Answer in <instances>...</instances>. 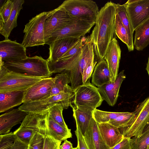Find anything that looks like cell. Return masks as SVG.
<instances>
[{"label": "cell", "instance_id": "cell-1", "mask_svg": "<svg viewBox=\"0 0 149 149\" xmlns=\"http://www.w3.org/2000/svg\"><path fill=\"white\" fill-rule=\"evenodd\" d=\"M116 4L109 1L100 9L90 36L94 53L99 61L104 59L110 43L115 37Z\"/></svg>", "mask_w": 149, "mask_h": 149}, {"label": "cell", "instance_id": "cell-2", "mask_svg": "<svg viewBox=\"0 0 149 149\" xmlns=\"http://www.w3.org/2000/svg\"><path fill=\"white\" fill-rule=\"evenodd\" d=\"M74 92L71 86L67 85L64 90L58 94L39 100L23 103L18 109L28 113L42 114L47 112L52 107L62 105L67 109L72 105Z\"/></svg>", "mask_w": 149, "mask_h": 149}, {"label": "cell", "instance_id": "cell-3", "mask_svg": "<svg viewBox=\"0 0 149 149\" xmlns=\"http://www.w3.org/2000/svg\"><path fill=\"white\" fill-rule=\"evenodd\" d=\"M3 66L8 71L42 79L50 77L47 59L36 56L17 61L5 62Z\"/></svg>", "mask_w": 149, "mask_h": 149}, {"label": "cell", "instance_id": "cell-4", "mask_svg": "<svg viewBox=\"0 0 149 149\" xmlns=\"http://www.w3.org/2000/svg\"><path fill=\"white\" fill-rule=\"evenodd\" d=\"M42 79L10 71L3 65L0 67V93L25 91Z\"/></svg>", "mask_w": 149, "mask_h": 149}, {"label": "cell", "instance_id": "cell-5", "mask_svg": "<svg viewBox=\"0 0 149 149\" xmlns=\"http://www.w3.org/2000/svg\"><path fill=\"white\" fill-rule=\"evenodd\" d=\"M72 18L95 24L99 10L92 0H66L59 6Z\"/></svg>", "mask_w": 149, "mask_h": 149}, {"label": "cell", "instance_id": "cell-6", "mask_svg": "<svg viewBox=\"0 0 149 149\" xmlns=\"http://www.w3.org/2000/svg\"><path fill=\"white\" fill-rule=\"evenodd\" d=\"M49 11L43 12L30 20L25 25V33L22 44L26 48L45 44L44 24Z\"/></svg>", "mask_w": 149, "mask_h": 149}, {"label": "cell", "instance_id": "cell-7", "mask_svg": "<svg viewBox=\"0 0 149 149\" xmlns=\"http://www.w3.org/2000/svg\"><path fill=\"white\" fill-rule=\"evenodd\" d=\"M90 79L74 90L73 103L76 107L93 110L102 104V99L98 88L91 83Z\"/></svg>", "mask_w": 149, "mask_h": 149}, {"label": "cell", "instance_id": "cell-8", "mask_svg": "<svg viewBox=\"0 0 149 149\" xmlns=\"http://www.w3.org/2000/svg\"><path fill=\"white\" fill-rule=\"evenodd\" d=\"M83 37L81 56L69 71L71 87L73 91L83 84L82 74L84 70L94 58L95 53L90 36Z\"/></svg>", "mask_w": 149, "mask_h": 149}, {"label": "cell", "instance_id": "cell-9", "mask_svg": "<svg viewBox=\"0 0 149 149\" xmlns=\"http://www.w3.org/2000/svg\"><path fill=\"white\" fill-rule=\"evenodd\" d=\"M95 24L84 20L77 19L47 36L45 38V44L50 45L55 41L64 38H81L89 33Z\"/></svg>", "mask_w": 149, "mask_h": 149}, {"label": "cell", "instance_id": "cell-10", "mask_svg": "<svg viewBox=\"0 0 149 149\" xmlns=\"http://www.w3.org/2000/svg\"><path fill=\"white\" fill-rule=\"evenodd\" d=\"M134 113L136 117L132 123L120 130L124 137H138L143 134L149 120V96L137 106Z\"/></svg>", "mask_w": 149, "mask_h": 149}, {"label": "cell", "instance_id": "cell-11", "mask_svg": "<svg viewBox=\"0 0 149 149\" xmlns=\"http://www.w3.org/2000/svg\"><path fill=\"white\" fill-rule=\"evenodd\" d=\"M125 4L134 31L149 19V0H129Z\"/></svg>", "mask_w": 149, "mask_h": 149}, {"label": "cell", "instance_id": "cell-12", "mask_svg": "<svg viewBox=\"0 0 149 149\" xmlns=\"http://www.w3.org/2000/svg\"><path fill=\"white\" fill-rule=\"evenodd\" d=\"M77 19L71 17L64 8L60 6L49 11L48 17L44 24L45 38L52 32L73 23Z\"/></svg>", "mask_w": 149, "mask_h": 149}, {"label": "cell", "instance_id": "cell-13", "mask_svg": "<svg viewBox=\"0 0 149 149\" xmlns=\"http://www.w3.org/2000/svg\"><path fill=\"white\" fill-rule=\"evenodd\" d=\"M55 79V77L42 79L25 90L23 103L39 100L50 96Z\"/></svg>", "mask_w": 149, "mask_h": 149}, {"label": "cell", "instance_id": "cell-14", "mask_svg": "<svg viewBox=\"0 0 149 149\" xmlns=\"http://www.w3.org/2000/svg\"><path fill=\"white\" fill-rule=\"evenodd\" d=\"M26 48L22 44L5 39L0 42V60L17 61L26 58Z\"/></svg>", "mask_w": 149, "mask_h": 149}, {"label": "cell", "instance_id": "cell-15", "mask_svg": "<svg viewBox=\"0 0 149 149\" xmlns=\"http://www.w3.org/2000/svg\"><path fill=\"white\" fill-rule=\"evenodd\" d=\"M121 50L116 37L110 43L104 59L106 61L109 70L111 83L114 82L118 75Z\"/></svg>", "mask_w": 149, "mask_h": 149}, {"label": "cell", "instance_id": "cell-16", "mask_svg": "<svg viewBox=\"0 0 149 149\" xmlns=\"http://www.w3.org/2000/svg\"><path fill=\"white\" fill-rule=\"evenodd\" d=\"M124 72L123 70L118 74L114 82L105 84L97 87L103 100L110 106H113L117 102L120 86L126 78Z\"/></svg>", "mask_w": 149, "mask_h": 149}, {"label": "cell", "instance_id": "cell-17", "mask_svg": "<svg viewBox=\"0 0 149 149\" xmlns=\"http://www.w3.org/2000/svg\"><path fill=\"white\" fill-rule=\"evenodd\" d=\"M81 38H67L56 40L49 46L48 63L56 62L69 49L77 43Z\"/></svg>", "mask_w": 149, "mask_h": 149}, {"label": "cell", "instance_id": "cell-18", "mask_svg": "<svg viewBox=\"0 0 149 149\" xmlns=\"http://www.w3.org/2000/svg\"><path fill=\"white\" fill-rule=\"evenodd\" d=\"M28 113L20 110L18 108L14 109L1 114L0 116V134L10 133L13 127L21 123Z\"/></svg>", "mask_w": 149, "mask_h": 149}, {"label": "cell", "instance_id": "cell-19", "mask_svg": "<svg viewBox=\"0 0 149 149\" xmlns=\"http://www.w3.org/2000/svg\"><path fill=\"white\" fill-rule=\"evenodd\" d=\"M83 136L88 149H110L102 139L97 123L93 117Z\"/></svg>", "mask_w": 149, "mask_h": 149}, {"label": "cell", "instance_id": "cell-20", "mask_svg": "<svg viewBox=\"0 0 149 149\" xmlns=\"http://www.w3.org/2000/svg\"><path fill=\"white\" fill-rule=\"evenodd\" d=\"M45 135L60 141L72 137L71 129L65 128L55 122L50 116L48 111L45 118Z\"/></svg>", "mask_w": 149, "mask_h": 149}, {"label": "cell", "instance_id": "cell-21", "mask_svg": "<svg viewBox=\"0 0 149 149\" xmlns=\"http://www.w3.org/2000/svg\"><path fill=\"white\" fill-rule=\"evenodd\" d=\"M97 124L102 139L110 148L120 142L124 138L119 129L108 122Z\"/></svg>", "mask_w": 149, "mask_h": 149}, {"label": "cell", "instance_id": "cell-22", "mask_svg": "<svg viewBox=\"0 0 149 149\" xmlns=\"http://www.w3.org/2000/svg\"><path fill=\"white\" fill-rule=\"evenodd\" d=\"M24 2V0H13L12 10L8 20L4 23L0 22V33L5 39H8L12 30L17 26V18Z\"/></svg>", "mask_w": 149, "mask_h": 149}, {"label": "cell", "instance_id": "cell-23", "mask_svg": "<svg viewBox=\"0 0 149 149\" xmlns=\"http://www.w3.org/2000/svg\"><path fill=\"white\" fill-rule=\"evenodd\" d=\"M25 91L0 93V112H3L23 103Z\"/></svg>", "mask_w": 149, "mask_h": 149}, {"label": "cell", "instance_id": "cell-24", "mask_svg": "<svg viewBox=\"0 0 149 149\" xmlns=\"http://www.w3.org/2000/svg\"><path fill=\"white\" fill-rule=\"evenodd\" d=\"M91 82L97 87L111 82V74L104 59L99 61L95 66L92 75Z\"/></svg>", "mask_w": 149, "mask_h": 149}, {"label": "cell", "instance_id": "cell-25", "mask_svg": "<svg viewBox=\"0 0 149 149\" xmlns=\"http://www.w3.org/2000/svg\"><path fill=\"white\" fill-rule=\"evenodd\" d=\"M73 116L83 136L88 129L93 118V111L87 109L78 108L72 105Z\"/></svg>", "mask_w": 149, "mask_h": 149}, {"label": "cell", "instance_id": "cell-26", "mask_svg": "<svg viewBox=\"0 0 149 149\" xmlns=\"http://www.w3.org/2000/svg\"><path fill=\"white\" fill-rule=\"evenodd\" d=\"M134 47L138 51H142L149 45V19L134 30Z\"/></svg>", "mask_w": 149, "mask_h": 149}, {"label": "cell", "instance_id": "cell-27", "mask_svg": "<svg viewBox=\"0 0 149 149\" xmlns=\"http://www.w3.org/2000/svg\"><path fill=\"white\" fill-rule=\"evenodd\" d=\"M116 13L119 17L124 26L127 30L132 47L134 49L133 45L134 31L129 17L125 4L121 5L116 4Z\"/></svg>", "mask_w": 149, "mask_h": 149}, {"label": "cell", "instance_id": "cell-28", "mask_svg": "<svg viewBox=\"0 0 149 149\" xmlns=\"http://www.w3.org/2000/svg\"><path fill=\"white\" fill-rule=\"evenodd\" d=\"M115 30L116 35L125 44L129 52L133 51L130 44L128 35L127 30L124 26L118 15L116 13L115 20Z\"/></svg>", "mask_w": 149, "mask_h": 149}, {"label": "cell", "instance_id": "cell-29", "mask_svg": "<svg viewBox=\"0 0 149 149\" xmlns=\"http://www.w3.org/2000/svg\"><path fill=\"white\" fill-rule=\"evenodd\" d=\"M52 89L50 96L55 95L63 91L65 86L70 82V75L66 73L57 74Z\"/></svg>", "mask_w": 149, "mask_h": 149}, {"label": "cell", "instance_id": "cell-30", "mask_svg": "<svg viewBox=\"0 0 149 149\" xmlns=\"http://www.w3.org/2000/svg\"><path fill=\"white\" fill-rule=\"evenodd\" d=\"M126 112H111L102 111L97 109L93 112V117L98 123H108Z\"/></svg>", "mask_w": 149, "mask_h": 149}, {"label": "cell", "instance_id": "cell-31", "mask_svg": "<svg viewBox=\"0 0 149 149\" xmlns=\"http://www.w3.org/2000/svg\"><path fill=\"white\" fill-rule=\"evenodd\" d=\"M135 117L134 112H126L125 114L118 116L108 123L118 129L125 128L129 126L132 123Z\"/></svg>", "mask_w": 149, "mask_h": 149}, {"label": "cell", "instance_id": "cell-32", "mask_svg": "<svg viewBox=\"0 0 149 149\" xmlns=\"http://www.w3.org/2000/svg\"><path fill=\"white\" fill-rule=\"evenodd\" d=\"M38 130L29 127L20 126L13 133L16 137L22 141L29 144L32 137Z\"/></svg>", "mask_w": 149, "mask_h": 149}, {"label": "cell", "instance_id": "cell-33", "mask_svg": "<svg viewBox=\"0 0 149 149\" xmlns=\"http://www.w3.org/2000/svg\"><path fill=\"white\" fill-rule=\"evenodd\" d=\"M149 145V130L130 140L131 149H147Z\"/></svg>", "mask_w": 149, "mask_h": 149}, {"label": "cell", "instance_id": "cell-34", "mask_svg": "<svg viewBox=\"0 0 149 149\" xmlns=\"http://www.w3.org/2000/svg\"><path fill=\"white\" fill-rule=\"evenodd\" d=\"M64 109L62 105H56L49 110V115L55 122L62 127L68 129L63 116L62 112Z\"/></svg>", "mask_w": 149, "mask_h": 149}, {"label": "cell", "instance_id": "cell-35", "mask_svg": "<svg viewBox=\"0 0 149 149\" xmlns=\"http://www.w3.org/2000/svg\"><path fill=\"white\" fill-rule=\"evenodd\" d=\"M45 136L40 132H36L28 144V149H43Z\"/></svg>", "mask_w": 149, "mask_h": 149}, {"label": "cell", "instance_id": "cell-36", "mask_svg": "<svg viewBox=\"0 0 149 149\" xmlns=\"http://www.w3.org/2000/svg\"><path fill=\"white\" fill-rule=\"evenodd\" d=\"M17 138L13 132L0 134V149H10Z\"/></svg>", "mask_w": 149, "mask_h": 149}, {"label": "cell", "instance_id": "cell-37", "mask_svg": "<svg viewBox=\"0 0 149 149\" xmlns=\"http://www.w3.org/2000/svg\"><path fill=\"white\" fill-rule=\"evenodd\" d=\"M13 0H8L0 7V22H6L8 20L13 8Z\"/></svg>", "mask_w": 149, "mask_h": 149}, {"label": "cell", "instance_id": "cell-38", "mask_svg": "<svg viewBox=\"0 0 149 149\" xmlns=\"http://www.w3.org/2000/svg\"><path fill=\"white\" fill-rule=\"evenodd\" d=\"M83 37L69 49L57 61H63L68 60L73 57L82 47Z\"/></svg>", "mask_w": 149, "mask_h": 149}, {"label": "cell", "instance_id": "cell-39", "mask_svg": "<svg viewBox=\"0 0 149 149\" xmlns=\"http://www.w3.org/2000/svg\"><path fill=\"white\" fill-rule=\"evenodd\" d=\"M97 62L93 59L84 70L82 74V81L83 84L90 79L92 73Z\"/></svg>", "mask_w": 149, "mask_h": 149}, {"label": "cell", "instance_id": "cell-40", "mask_svg": "<svg viewBox=\"0 0 149 149\" xmlns=\"http://www.w3.org/2000/svg\"><path fill=\"white\" fill-rule=\"evenodd\" d=\"M61 142L45 135L43 149H59Z\"/></svg>", "mask_w": 149, "mask_h": 149}, {"label": "cell", "instance_id": "cell-41", "mask_svg": "<svg viewBox=\"0 0 149 149\" xmlns=\"http://www.w3.org/2000/svg\"><path fill=\"white\" fill-rule=\"evenodd\" d=\"M75 131L77 141V147L78 149H88L84 140L83 136L78 127Z\"/></svg>", "mask_w": 149, "mask_h": 149}, {"label": "cell", "instance_id": "cell-42", "mask_svg": "<svg viewBox=\"0 0 149 149\" xmlns=\"http://www.w3.org/2000/svg\"><path fill=\"white\" fill-rule=\"evenodd\" d=\"M131 138L124 137L120 143L110 149H131Z\"/></svg>", "mask_w": 149, "mask_h": 149}, {"label": "cell", "instance_id": "cell-43", "mask_svg": "<svg viewBox=\"0 0 149 149\" xmlns=\"http://www.w3.org/2000/svg\"><path fill=\"white\" fill-rule=\"evenodd\" d=\"M28 144L20 140L17 138L10 149H28Z\"/></svg>", "mask_w": 149, "mask_h": 149}, {"label": "cell", "instance_id": "cell-44", "mask_svg": "<svg viewBox=\"0 0 149 149\" xmlns=\"http://www.w3.org/2000/svg\"><path fill=\"white\" fill-rule=\"evenodd\" d=\"M72 144L67 139L64 141V142L60 145L59 149H74Z\"/></svg>", "mask_w": 149, "mask_h": 149}, {"label": "cell", "instance_id": "cell-45", "mask_svg": "<svg viewBox=\"0 0 149 149\" xmlns=\"http://www.w3.org/2000/svg\"><path fill=\"white\" fill-rule=\"evenodd\" d=\"M149 130V120L147 125L145 127L143 130V133Z\"/></svg>", "mask_w": 149, "mask_h": 149}, {"label": "cell", "instance_id": "cell-46", "mask_svg": "<svg viewBox=\"0 0 149 149\" xmlns=\"http://www.w3.org/2000/svg\"><path fill=\"white\" fill-rule=\"evenodd\" d=\"M146 69L149 76V56L148 58V62L146 64Z\"/></svg>", "mask_w": 149, "mask_h": 149}, {"label": "cell", "instance_id": "cell-47", "mask_svg": "<svg viewBox=\"0 0 149 149\" xmlns=\"http://www.w3.org/2000/svg\"><path fill=\"white\" fill-rule=\"evenodd\" d=\"M147 149H149V145L148 146Z\"/></svg>", "mask_w": 149, "mask_h": 149}, {"label": "cell", "instance_id": "cell-48", "mask_svg": "<svg viewBox=\"0 0 149 149\" xmlns=\"http://www.w3.org/2000/svg\"><path fill=\"white\" fill-rule=\"evenodd\" d=\"M74 149H78L77 148V147L76 148H74Z\"/></svg>", "mask_w": 149, "mask_h": 149}]
</instances>
